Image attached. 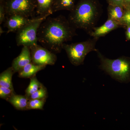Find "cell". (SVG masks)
<instances>
[{
	"label": "cell",
	"mask_w": 130,
	"mask_h": 130,
	"mask_svg": "<svg viewBox=\"0 0 130 130\" xmlns=\"http://www.w3.org/2000/svg\"><path fill=\"white\" fill-rule=\"evenodd\" d=\"M5 32V31L2 28L1 26V27H0V35L1 36V35H2L3 33H4Z\"/></svg>",
	"instance_id": "484cf974"
},
{
	"label": "cell",
	"mask_w": 130,
	"mask_h": 130,
	"mask_svg": "<svg viewBox=\"0 0 130 130\" xmlns=\"http://www.w3.org/2000/svg\"><path fill=\"white\" fill-rule=\"evenodd\" d=\"M32 62L29 47L24 46L19 55L13 61L12 67L14 72H19L25 66Z\"/></svg>",
	"instance_id": "9c48e42d"
},
{
	"label": "cell",
	"mask_w": 130,
	"mask_h": 130,
	"mask_svg": "<svg viewBox=\"0 0 130 130\" xmlns=\"http://www.w3.org/2000/svg\"><path fill=\"white\" fill-rule=\"evenodd\" d=\"M126 37L127 40H130V26H127L126 31Z\"/></svg>",
	"instance_id": "d4e9b609"
},
{
	"label": "cell",
	"mask_w": 130,
	"mask_h": 130,
	"mask_svg": "<svg viewBox=\"0 0 130 130\" xmlns=\"http://www.w3.org/2000/svg\"><path fill=\"white\" fill-rule=\"evenodd\" d=\"M76 29L62 15L47 17L40 25L38 41L42 46L54 53H60L66 42L76 36Z\"/></svg>",
	"instance_id": "6da1fadb"
},
{
	"label": "cell",
	"mask_w": 130,
	"mask_h": 130,
	"mask_svg": "<svg viewBox=\"0 0 130 130\" xmlns=\"http://www.w3.org/2000/svg\"><path fill=\"white\" fill-rule=\"evenodd\" d=\"M125 11L122 6L108 5L107 7L108 19L116 21L120 25V22Z\"/></svg>",
	"instance_id": "5bb4252c"
},
{
	"label": "cell",
	"mask_w": 130,
	"mask_h": 130,
	"mask_svg": "<svg viewBox=\"0 0 130 130\" xmlns=\"http://www.w3.org/2000/svg\"><path fill=\"white\" fill-rule=\"evenodd\" d=\"M7 0H0V3H4Z\"/></svg>",
	"instance_id": "4316f807"
},
{
	"label": "cell",
	"mask_w": 130,
	"mask_h": 130,
	"mask_svg": "<svg viewBox=\"0 0 130 130\" xmlns=\"http://www.w3.org/2000/svg\"><path fill=\"white\" fill-rule=\"evenodd\" d=\"M75 5V0H55L53 8V13L61 10L71 11Z\"/></svg>",
	"instance_id": "9a60e30c"
},
{
	"label": "cell",
	"mask_w": 130,
	"mask_h": 130,
	"mask_svg": "<svg viewBox=\"0 0 130 130\" xmlns=\"http://www.w3.org/2000/svg\"><path fill=\"white\" fill-rule=\"evenodd\" d=\"M123 6L125 10L130 9V0H124Z\"/></svg>",
	"instance_id": "cb8c5ba5"
},
{
	"label": "cell",
	"mask_w": 130,
	"mask_h": 130,
	"mask_svg": "<svg viewBox=\"0 0 130 130\" xmlns=\"http://www.w3.org/2000/svg\"><path fill=\"white\" fill-rule=\"evenodd\" d=\"M121 26L120 24L116 21L108 19L103 25L94 28L93 31L89 35L92 37L99 38L105 36L109 32Z\"/></svg>",
	"instance_id": "30bf717a"
},
{
	"label": "cell",
	"mask_w": 130,
	"mask_h": 130,
	"mask_svg": "<svg viewBox=\"0 0 130 130\" xmlns=\"http://www.w3.org/2000/svg\"><path fill=\"white\" fill-rule=\"evenodd\" d=\"M124 0H107L108 5H118L123 6Z\"/></svg>",
	"instance_id": "603a6c76"
},
{
	"label": "cell",
	"mask_w": 130,
	"mask_h": 130,
	"mask_svg": "<svg viewBox=\"0 0 130 130\" xmlns=\"http://www.w3.org/2000/svg\"><path fill=\"white\" fill-rule=\"evenodd\" d=\"M46 99H29L28 109H42Z\"/></svg>",
	"instance_id": "ac0fdd59"
},
{
	"label": "cell",
	"mask_w": 130,
	"mask_h": 130,
	"mask_svg": "<svg viewBox=\"0 0 130 130\" xmlns=\"http://www.w3.org/2000/svg\"><path fill=\"white\" fill-rule=\"evenodd\" d=\"M14 93V89L0 86V97L7 100Z\"/></svg>",
	"instance_id": "ffe728a7"
},
{
	"label": "cell",
	"mask_w": 130,
	"mask_h": 130,
	"mask_svg": "<svg viewBox=\"0 0 130 130\" xmlns=\"http://www.w3.org/2000/svg\"><path fill=\"white\" fill-rule=\"evenodd\" d=\"M32 62L35 64L54 65L57 60L55 53L38 44L29 47Z\"/></svg>",
	"instance_id": "52a82bcc"
},
{
	"label": "cell",
	"mask_w": 130,
	"mask_h": 130,
	"mask_svg": "<svg viewBox=\"0 0 130 130\" xmlns=\"http://www.w3.org/2000/svg\"><path fill=\"white\" fill-rule=\"evenodd\" d=\"M29 99L25 95H16L14 94L7 101L16 109L19 110H28Z\"/></svg>",
	"instance_id": "4fadbf2b"
},
{
	"label": "cell",
	"mask_w": 130,
	"mask_h": 130,
	"mask_svg": "<svg viewBox=\"0 0 130 130\" xmlns=\"http://www.w3.org/2000/svg\"><path fill=\"white\" fill-rule=\"evenodd\" d=\"M42 85L38 81L36 75L31 77L29 84L26 90L25 95L29 98L32 94L38 90Z\"/></svg>",
	"instance_id": "e0dca14e"
},
{
	"label": "cell",
	"mask_w": 130,
	"mask_h": 130,
	"mask_svg": "<svg viewBox=\"0 0 130 130\" xmlns=\"http://www.w3.org/2000/svg\"><path fill=\"white\" fill-rule=\"evenodd\" d=\"M50 15L38 16L31 19L28 24L19 30L16 40L18 46L30 47L37 44V32L41 24Z\"/></svg>",
	"instance_id": "5b68a950"
},
{
	"label": "cell",
	"mask_w": 130,
	"mask_h": 130,
	"mask_svg": "<svg viewBox=\"0 0 130 130\" xmlns=\"http://www.w3.org/2000/svg\"><path fill=\"white\" fill-rule=\"evenodd\" d=\"M4 4L8 16L19 14L30 18H35L36 0H7Z\"/></svg>",
	"instance_id": "8992f818"
},
{
	"label": "cell",
	"mask_w": 130,
	"mask_h": 130,
	"mask_svg": "<svg viewBox=\"0 0 130 130\" xmlns=\"http://www.w3.org/2000/svg\"><path fill=\"white\" fill-rule=\"evenodd\" d=\"M46 67V66L35 64L31 62L26 65L18 72L19 76L24 78H30L35 76L38 72L44 69Z\"/></svg>",
	"instance_id": "7c38bea8"
},
{
	"label": "cell",
	"mask_w": 130,
	"mask_h": 130,
	"mask_svg": "<svg viewBox=\"0 0 130 130\" xmlns=\"http://www.w3.org/2000/svg\"><path fill=\"white\" fill-rule=\"evenodd\" d=\"M55 0H36V12L39 16L53 14V8Z\"/></svg>",
	"instance_id": "8fae6325"
},
{
	"label": "cell",
	"mask_w": 130,
	"mask_h": 130,
	"mask_svg": "<svg viewBox=\"0 0 130 130\" xmlns=\"http://www.w3.org/2000/svg\"><path fill=\"white\" fill-rule=\"evenodd\" d=\"M14 73L12 66L0 74V86L13 89L12 77Z\"/></svg>",
	"instance_id": "2e32d148"
},
{
	"label": "cell",
	"mask_w": 130,
	"mask_h": 130,
	"mask_svg": "<svg viewBox=\"0 0 130 130\" xmlns=\"http://www.w3.org/2000/svg\"><path fill=\"white\" fill-rule=\"evenodd\" d=\"M6 15L4 3H0V24L4 22L5 20V16Z\"/></svg>",
	"instance_id": "7402d4cb"
},
{
	"label": "cell",
	"mask_w": 130,
	"mask_h": 130,
	"mask_svg": "<svg viewBox=\"0 0 130 130\" xmlns=\"http://www.w3.org/2000/svg\"><path fill=\"white\" fill-rule=\"evenodd\" d=\"M122 26H126V27L130 26V9L125 10V12L121 20L120 23Z\"/></svg>",
	"instance_id": "44dd1931"
},
{
	"label": "cell",
	"mask_w": 130,
	"mask_h": 130,
	"mask_svg": "<svg viewBox=\"0 0 130 130\" xmlns=\"http://www.w3.org/2000/svg\"><path fill=\"white\" fill-rule=\"evenodd\" d=\"M103 12L99 0H79L68 16V20L76 29L90 34L96 27Z\"/></svg>",
	"instance_id": "7a4b0ae2"
},
{
	"label": "cell",
	"mask_w": 130,
	"mask_h": 130,
	"mask_svg": "<svg viewBox=\"0 0 130 130\" xmlns=\"http://www.w3.org/2000/svg\"><path fill=\"white\" fill-rule=\"evenodd\" d=\"M8 16L5 23V26L8 30L7 33L17 32L32 19L19 14H12Z\"/></svg>",
	"instance_id": "ba28073f"
},
{
	"label": "cell",
	"mask_w": 130,
	"mask_h": 130,
	"mask_svg": "<svg viewBox=\"0 0 130 130\" xmlns=\"http://www.w3.org/2000/svg\"><path fill=\"white\" fill-rule=\"evenodd\" d=\"M96 52L100 59V68L114 79L127 83L130 80V59L122 56L115 59L106 58L98 51Z\"/></svg>",
	"instance_id": "3957f363"
},
{
	"label": "cell",
	"mask_w": 130,
	"mask_h": 130,
	"mask_svg": "<svg viewBox=\"0 0 130 130\" xmlns=\"http://www.w3.org/2000/svg\"><path fill=\"white\" fill-rule=\"evenodd\" d=\"M47 94L46 88L42 85L38 90L32 94L29 98V99H46Z\"/></svg>",
	"instance_id": "d6986e66"
},
{
	"label": "cell",
	"mask_w": 130,
	"mask_h": 130,
	"mask_svg": "<svg viewBox=\"0 0 130 130\" xmlns=\"http://www.w3.org/2000/svg\"><path fill=\"white\" fill-rule=\"evenodd\" d=\"M99 38L93 37L86 41L67 44L63 46L70 62L74 66L84 64V61L88 54L92 51H96V44Z\"/></svg>",
	"instance_id": "277c9868"
}]
</instances>
